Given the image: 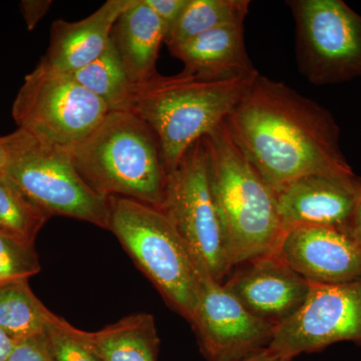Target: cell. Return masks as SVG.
<instances>
[{"mask_svg":"<svg viewBox=\"0 0 361 361\" xmlns=\"http://www.w3.org/2000/svg\"><path fill=\"white\" fill-rule=\"evenodd\" d=\"M226 123L275 193L305 176L355 174L331 113L285 82L258 73Z\"/></svg>","mask_w":361,"mask_h":361,"instance_id":"obj_1","label":"cell"},{"mask_svg":"<svg viewBox=\"0 0 361 361\" xmlns=\"http://www.w3.org/2000/svg\"><path fill=\"white\" fill-rule=\"evenodd\" d=\"M204 142L211 189L234 269L279 245L284 229L276 193L233 141L226 122L204 137Z\"/></svg>","mask_w":361,"mask_h":361,"instance_id":"obj_2","label":"cell"},{"mask_svg":"<svg viewBox=\"0 0 361 361\" xmlns=\"http://www.w3.org/2000/svg\"><path fill=\"white\" fill-rule=\"evenodd\" d=\"M258 73L223 80L158 73L135 85L130 111L155 132L168 173L195 142L227 121Z\"/></svg>","mask_w":361,"mask_h":361,"instance_id":"obj_3","label":"cell"},{"mask_svg":"<svg viewBox=\"0 0 361 361\" xmlns=\"http://www.w3.org/2000/svg\"><path fill=\"white\" fill-rule=\"evenodd\" d=\"M90 188L106 197H123L161 211L168 172L153 130L130 111H111L71 152Z\"/></svg>","mask_w":361,"mask_h":361,"instance_id":"obj_4","label":"cell"},{"mask_svg":"<svg viewBox=\"0 0 361 361\" xmlns=\"http://www.w3.org/2000/svg\"><path fill=\"white\" fill-rule=\"evenodd\" d=\"M109 230L166 302L192 322L198 301L196 267L186 243L165 214L133 199L110 197Z\"/></svg>","mask_w":361,"mask_h":361,"instance_id":"obj_5","label":"cell"},{"mask_svg":"<svg viewBox=\"0 0 361 361\" xmlns=\"http://www.w3.org/2000/svg\"><path fill=\"white\" fill-rule=\"evenodd\" d=\"M110 111L71 75L42 63L26 75L13 104L18 129L70 153Z\"/></svg>","mask_w":361,"mask_h":361,"instance_id":"obj_6","label":"cell"},{"mask_svg":"<svg viewBox=\"0 0 361 361\" xmlns=\"http://www.w3.org/2000/svg\"><path fill=\"white\" fill-rule=\"evenodd\" d=\"M16 148L6 174L49 216L73 218L109 230L110 197L97 193L75 168L70 152L16 130Z\"/></svg>","mask_w":361,"mask_h":361,"instance_id":"obj_7","label":"cell"},{"mask_svg":"<svg viewBox=\"0 0 361 361\" xmlns=\"http://www.w3.org/2000/svg\"><path fill=\"white\" fill-rule=\"evenodd\" d=\"M298 70L314 85L361 77V16L341 0H289Z\"/></svg>","mask_w":361,"mask_h":361,"instance_id":"obj_8","label":"cell"},{"mask_svg":"<svg viewBox=\"0 0 361 361\" xmlns=\"http://www.w3.org/2000/svg\"><path fill=\"white\" fill-rule=\"evenodd\" d=\"M161 212L184 240L193 261L205 265L216 281L224 283L233 269L211 189L204 137L168 173Z\"/></svg>","mask_w":361,"mask_h":361,"instance_id":"obj_9","label":"cell"},{"mask_svg":"<svg viewBox=\"0 0 361 361\" xmlns=\"http://www.w3.org/2000/svg\"><path fill=\"white\" fill-rule=\"evenodd\" d=\"M194 264L198 301L191 323L208 360L241 361L269 348L276 326L249 312L205 265Z\"/></svg>","mask_w":361,"mask_h":361,"instance_id":"obj_10","label":"cell"},{"mask_svg":"<svg viewBox=\"0 0 361 361\" xmlns=\"http://www.w3.org/2000/svg\"><path fill=\"white\" fill-rule=\"evenodd\" d=\"M342 341L361 342V281L311 284L302 307L275 329L269 348L293 360Z\"/></svg>","mask_w":361,"mask_h":361,"instance_id":"obj_11","label":"cell"},{"mask_svg":"<svg viewBox=\"0 0 361 361\" xmlns=\"http://www.w3.org/2000/svg\"><path fill=\"white\" fill-rule=\"evenodd\" d=\"M235 268L223 283L225 288L249 312L276 327L298 312L310 294V282L276 250Z\"/></svg>","mask_w":361,"mask_h":361,"instance_id":"obj_12","label":"cell"},{"mask_svg":"<svg viewBox=\"0 0 361 361\" xmlns=\"http://www.w3.org/2000/svg\"><path fill=\"white\" fill-rule=\"evenodd\" d=\"M276 199L284 232L301 226H322L350 234L361 202V177L355 173L305 176L276 192Z\"/></svg>","mask_w":361,"mask_h":361,"instance_id":"obj_13","label":"cell"},{"mask_svg":"<svg viewBox=\"0 0 361 361\" xmlns=\"http://www.w3.org/2000/svg\"><path fill=\"white\" fill-rule=\"evenodd\" d=\"M276 251L310 284L361 281V244L336 228L301 226L286 230Z\"/></svg>","mask_w":361,"mask_h":361,"instance_id":"obj_14","label":"cell"},{"mask_svg":"<svg viewBox=\"0 0 361 361\" xmlns=\"http://www.w3.org/2000/svg\"><path fill=\"white\" fill-rule=\"evenodd\" d=\"M132 1L109 0L84 20L54 21L49 49L39 63L71 73L96 61L110 44L114 25Z\"/></svg>","mask_w":361,"mask_h":361,"instance_id":"obj_15","label":"cell"},{"mask_svg":"<svg viewBox=\"0 0 361 361\" xmlns=\"http://www.w3.org/2000/svg\"><path fill=\"white\" fill-rule=\"evenodd\" d=\"M170 51L184 65L180 73L200 80H223L256 71L246 51L244 23L220 26Z\"/></svg>","mask_w":361,"mask_h":361,"instance_id":"obj_16","label":"cell"},{"mask_svg":"<svg viewBox=\"0 0 361 361\" xmlns=\"http://www.w3.org/2000/svg\"><path fill=\"white\" fill-rule=\"evenodd\" d=\"M165 39V26L160 18L144 0H133L114 25L111 42L135 85L158 75L157 59Z\"/></svg>","mask_w":361,"mask_h":361,"instance_id":"obj_17","label":"cell"},{"mask_svg":"<svg viewBox=\"0 0 361 361\" xmlns=\"http://www.w3.org/2000/svg\"><path fill=\"white\" fill-rule=\"evenodd\" d=\"M85 336L101 361H157L160 339L148 313L128 316Z\"/></svg>","mask_w":361,"mask_h":361,"instance_id":"obj_18","label":"cell"},{"mask_svg":"<svg viewBox=\"0 0 361 361\" xmlns=\"http://www.w3.org/2000/svg\"><path fill=\"white\" fill-rule=\"evenodd\" d=\"M68 75L106 103L110 111H130L135 85L128 77L111 40L96 61Z\"/></svg>","mask_w":361,"mask_h":361,"instance_id":"obj_19","label":"cell"},{"mask_svg":"<svg viewBox=\"0 0 361 361\" xmlns=\"http://www.w3.org/2000/svg\"><path fill=\"white\" fill-rule=\"evenodd\" d=\"M52 315L35 295L28 279L0 285V327L13 341L44 334Z\"/></svg>","mask_w":361,"mask_h":361,"instance_id":"obj_20","label":"cell"},{"mask_svg":"<svg viewBox=\"0 0 361 361\" xmlns=\"http://www.w3.org/2000/svg\"><path fill=\"white\" fill-rule=\"evenodd\" d=\"M249 7L248 0H188L165 44L172 49L220 26L244 23Z\"/></svg>","mask_w":361,"mask_h":361,"instance_id":"obj_21","label":"cell"},{"mask_svg":"<svg viewBox=\"0 0 361 361\" xmlns=\"http://www.w3.org/2000/svg\"><path fill=\"white\" fill-rule=\"evenodd\" d=\"M49 218L8 175L0 174V231L35 245L37 234Z\"/></svg>","mask_w":361,"mask_h":361,"instance_id":"obj_22","label":"cell"},{"mask_svg":"<svg viewBox=\"0 0 361 361\" xmlns=\"http://www.w3.org/2000/svg\"><path fill=\"white\" fill-rule=\"evenodd\" d=\"M44 334L54 361H101L90 345L85 331L71 326L63 318L52 315Z\"/></svg>","mask_w":361,"mask_h":361,"instance_id":"obj_23","label":"cell"},{"mask_svg":"<svg viewBox=\"0 0 361 361\" xmlns=\"http://www.w3.org/2000/svg\"><path fill=\"white\" fill-rule=\"evenodd\" d=\"M40 269L39 256L33 245L0 231V285L30 279Z\"/></svg>","mask_w":361,"mask_h":361,"instance_id":"obj_24","label":"cell"},{"mask_svg":"<svg viewBox=\"0 0 361 361\" xmlns=\"http://www.w3.org/2000/svg\"><path fill=\"white\" fill-rule=\"evenodd\" d=\"M7 361H54L44 334L16 341Z\"/></svg>","mask_w":361,"mask_h":361,"instance_id":"obj_25","label":"cell"},{"mask_svg":"<svg viewBox=\"0 0 361 361\" xmlns=\"http://www.w3.org/2000/svg\"><path fill=\"white\" fill-rule=\"evenodd\" d=\"M144 2L163 23L167 37L187 6L188 0H144Z\"/></svg>","mask_w":361,"mask_h":361,"instance_id":"obj_26","label":"cell"},{"mask_svg":"<svg viewBox=\"0 0 361 361\" xmlns=\"http://www.w3.org/2000/svg\"><path fill=\"white\" fill-rule=\"evenodd\" d=\"M51 0H23L20 2V11L28 30H35V26L51 8Z\"/></svg>","mask_w":361,"mask_h":361,"instance_id":"obj_27","label":"cell"},{"mask_svg":"<svg viewBox=\"0 0 361 361\" xmlns=\"http://www.w3.org/2000/svg\"><path fill=\"white\" fill-rule=\"evenodd\" d=\"M16 148V133L0 137V174H6L13 161Z\"/></svg>","mask_w":361,"mask_h":361,"instance_id":"obj_28","label":"cell"},{"mask_svg":"<svg viewBox=\"0 0 361 361\" xmlns=\"http://www.w3.org/2000/svg\"><path fill=\"white\" fill-rule=\"evenodd\" d=\"M241 361H293V360L281 355L272 349L267 348Z\"/></svg>","mask_w":361,"mask_h":361,"instance_id":"obj_29","label":"cell"},{"mask_svg":"<svg viewBox=\"0 0 361 361\" xmlns=\"http://www.w3.org/2000/svg\"><path fill=\"white\" fill-rule=\"evenodd\" d=\"M16 343V341L7 336L4 330L0 327V361L8 360Z\"/></svg>","mask_w":361,"mask_h":361,"instance_id":"obj_30","label":"cell"},{"mask_svg":"<svg viewBox=\"0 0 361 361\" xmlns=\"http://www.w3.org/2000/svg\"><path fill=\"white\" fill-rule=\"evenodd\" d=\"M351 236L361 244V202L356 209L350 230Z\"/></svg>","mask_w":361,"mask_h":361,"instance_id":"obj_31","label":"cell"}]
</instances>
